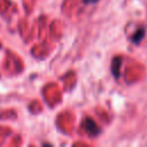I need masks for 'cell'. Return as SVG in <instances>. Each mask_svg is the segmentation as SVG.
Segmentation results:
<instances>
[{
    "label": "cell",
    "mask_w": 147,
    "mask_h": 147,
    "mask_svg": "<svg viewBox=\"0 0 147 147\" xmlns=\"http://www.w3.org/2000/svg\"><path fill=\"white\" fill-rule=\"evenodd\" d=\"M144 34H145V30H144V29H140V30H138V31H137V32L133 34L132 41H133L134 44H138V42H140V40L142 39Z\"/></svg>",
    "instance_id": "obj_2"
},
{
    "label": "cell",
    "mask_w": 147,
    "mask_h": 147,
    "mask_svg": "<svg viewBox=\"0 0 147 147\" xmlns=\"http://www.w3.org/2000/svg\"><path fill=\"white\" fill-rule=\"evenodd\" d=\"M83 127H84V130L88 133V134H91V136H96L99 132H100V129H99V126L95 124V122L93 121V119H91V118H86L84 122H83Z\"/></svg>",
    "instance_id": "obj_1"
},
{
    "label": "cell",
    "mask_w": 147,
    "mask_h": 147,
    "mask_svg": "<svg viewBox=\"0 0 147 147\" xmlns=\"http://www.w3.org/2000/svg\"><path fill=\"white\" fill-rule=\"evenodd\" d=\"M98 0H83L84 3H92V2H96Z\"/></svg>",
    "instance_id": "obj_3"
}]
</instances>
